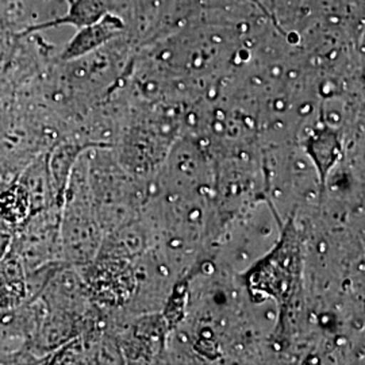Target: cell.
Here are the masks:
<instances>
[{"label": "cell", "instance_id": "obj_1", "mask_svg": "<svg viewBox=\"0 0 365 365\" xmlns=\"http://www.w3.org/2000/svg\"><path fill=\"white\" fill-rule=\"evenodd\" d=\"M60 238L63 259L71 264H90L101 249V225L92 200L88 172L81 176L76 164L63 200Z\"/></svg>", "mask_w": 365, "mask_h": 365}, {"label": "cell", "instance_id": "obj_2", "mask_svg": "<svg viewBox=\"0 0 365 365\" xmlns=\"http://www.w3.org/2000/svg\"><path fill=\"white\" fill-rule=\"evenodd\" d=\"M60 207L34 212L16 229L11 247L24 264L26 274L63 259L60 238Z\"/></svg>", "mask_w": 365, "mask_h": 365}, {"label": "cell", "instance_id": "obj_3", "mask_svg": "<svg viewBox=\"0 0 365 365\" xmlns=\"http://www.w3.org/2000/svg\"><path fill=\"white\" fill-rule=\"evenodd\" d=\"M27 298L26 271L10 245L0 256V309H10Z\"/></svg>", "mask_w": 365, "mask_h": 365}, {"label": "cell", "instance_id": "obj_4", "mask_svg": "<svg viewBox=\"0 0 365 365\" xmlns=\"http://www.w3.org/2000/svg\"><path fill=\"white\" fill-rule=\"evenodd\" d=\"M118 30V21L106 16L99 22H93L84 30H81L75 38L69 42L66 51L63 52L64 60L78 58L86 53L102 45L107 39L111 38Z\"/></svg>", "mask_w": 365, "mask_h": 365}]
</instances>
